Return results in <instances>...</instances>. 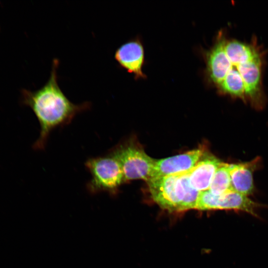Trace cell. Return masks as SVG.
<instances>
[{"label": "cell", "instance_id": "cell-10", "mask_svg": "<svg viewBox=\"0 0 268 268\" xmlns=\"http://www.w3.org/2000/svg\"><path fill=\"white\" fill-rule=\"evenodd\" d=\"M260 158L247 162L230 164V178L233 191L248 196L253 193V173L258 167Z\"/></svg>", "mask_w": 268, "mask_h": 268}, {"label": "cell", "instance_id": "cell-9", "mask_svg": "<svg viewBox=\"0 0 268 268\" xmlns=\"http://www.w3.org/2000/svg\"><path fill=\"white\" fill-rule=\"evenodd\" d=\"M221 162L214 156L205 152L196 166L189 171V180L192 187L199 192L208 190Z\"/></svg>", "mask_w": 268, "mask_h": 268}, {"label": "cell", "instance_id": "cell-5", "mask_svg": "<svg viewBox=\"0 0 268 268\" xmlns=\"http://www.w3.org/2000/svg\"><path fill=\"white\" fill-rule=\"evenodd\" d=\"M153 200L162 208L181 211L187 194V183L180 174L154 178L147 182Z\"/></svg>", "mask_w": 268, "mask_h": 268}, {"label": "cell", "instance_id": "cell-1", "mask_svg": "<svg viewBox=\"0 0 268 268\" xmlns=\"http://www.w3.org/2000/svg\"><path fill=\"white\" fill-rule=\"evenodd\" d=\"M264 55L256 43L228 39L220 34L206 55L209 79L218 91L262 108Z\"/></svg>", "mask_w": 268, "mask_h": 268}, {"label": "cell", "instance_id": "cell-2", "mask_svg": "<svg viewBox=\"0 0 268 268\" xmlns=\"http://www.w3.org/2000/svg\"><path fill=\"white\" fill-rule=\"evenodd\" d=\"M59 64L58 59L53 60L50 77L42 87L35 91H22V103L32 109L40 126L39 136L32 146L35 150L44 149L53 130L69 124L78 114L91 106L89 102L75 104L67 98L58 82Z\"/></svg>", "mask_w": 268, "mask_h": 268}, {"label": "cell", "instance_id": "cell-8", "mask_svg": "<svg viewBox=\"0 0 268 268\" xmlns=\"http://www.w3.org/2000/svg\"><path fill=\"white\" fill-rule=\"evenodd\" d=\"M114 58L121 67L136 78L145 77L142 70L144 50L138 40H130L122 45L116 50Z\"/></svg>", "mask_w": 268, "mask_h": 268}, {"label": "cell", "instance_id": "cell-6", "mask_svg": "<svg viewBox=\"0 0 268 268\" xmlns=\"http://www.w3.org/2000/svg\"><path fill=\"white\" fill-rule=\"evenodd\" d=\"M260 206V204L254 201L248 196L234 191L214 195L207 190L200 192L196 208L201 210L234 209L243 211L257 216L256 209Z\"/></svg>", "mask_w": 268, "mask_h": 268}, {"label": "cell", "instance_id": "cell-11", "mask_svg": "<svg viewBox=\"0 0 268 268\" xmlns=\"http://www.w3.org/2000/svg\"><path fill=\"white\" fill-rule=\"evenodd\" d=\"M230 171V164L221 162L214 175L208 190L214 195H219L233 191Z\"/></svg>", "mask_w": 268, "mask_h": 268}, {"label": "cell", "instance_id": "cell-7", "mask_svg": "<svg viewBox=\"0 0 268 268\" xmlns=\"http://www.w3.org/2000/svg\"><path fill=\"white\" fill-rule=\"evenodd\" d=\"M205 152L203 148H199L183 154L156 160L152 178L189 172Z\"/></svg>", "mask_w": 268, "mask_h": 268}, {"label": "cell", "instance_id": "cell-3", "mask_svg": "<svg viewBox=\"0 0 268 268\" xmlns=\"http://www.w3.org/2000/svg\"><path fill=\"white\" fill-rule=\"evenodd\" d=\"M85 166L91 176L86 184L91 194L104 192L115 195L125 183L120 164L109 151L106 154L89 158Z\"/></svg>", "mask_w": 268, "mask_h": 268}, {"label": "cell", "instance_id": "cell-4", "mask_svg": "<svg viewBox=\"0 0 268 268\" xmlns=\"http://www.w3.org/2000/svg\"><path fill=\"white\" fill-rule=\"evenodd\" d=\"M117 159L123 173L125 183L142 179H151L156 159L148 156L141 147L129 141L109 150Z\"/></svg>", "mask_w": 268, "mask_h": 268}]
</instances>
